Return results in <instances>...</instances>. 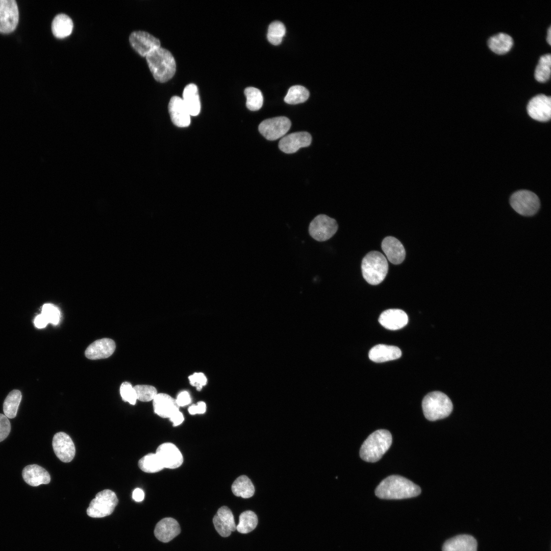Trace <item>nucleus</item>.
Masks as SVG:
<instances>
[{
    "label": "nucleus",
    "instance_id": "obj_36",
    "mask_svg": "<svg viewBox=\"0 0 551 551\" xmlns=\"http://www.w3.org/2000/svg\"><path fill=\"white\" fill-rule=\"evenodd\" d=\"M286 34V28L281 21H275L271 22L268 27L267 38L272 44L277 45L282 41Z\"/></svg>",
    "mask_w": 551,
    "mask_h": 551
},
{
    "label": "nucleus",
    "instance_id": "obj_39",
    "mask_svg": "<svg viewBox=\"0 0 551 551\" xmlns=\"http://www.w3.org/2000/svg\"><path fill=\"white\" fill-rule=\"evenodd\" d=\"M121 396L124 402L135 405L137 400L136 391L132 385L127 382H123L120 387Z\"/></svg>",
    "mask_w": 551,
    "mask_h": 551
},
{
    "label": "nucleus",
    "instance_id": "obj_33",
    "mask_svg": "<svg viewBox=\"0 0 551 551\" xmlns=\"http://www.w3.org/2000/svg\"><path fill=\"white\" fill-rule=\"evenodd\" d=\"M551 55L549 53L541 56L534 73L535 79L540 82L547 81L550 76Z\"/></svg>",
    "mask_w": 551,
    "mask_h": 551
},
{
    "label": "nucleus",
    "instance_id": "obj_26",
    "mask_svg": "<svg viewBox=\"0 0 551 551\" xmlns=\"http://www.w3.org/2000/svg\"><path fill=\"white\" fill-rule=\"evenodd\" d=\"M183 102L190 116H195L201 111V102L197 86L193 83L185 86L183 92Z\"/></svg>",
    "mask_w": 551,
    "mask_h": 551
},
{
    "label": "nucleus",
    "instance_id": "obj_35",
    "mask_svg": "<svg viewBox=\"0 0 551 551\" xmlns=\"http://www.w3.org/2000/svg\"><path fill=\"white\" fill-rule=\"evenodd\" d=\"M246 107L251 111L259 110L262 106L263 97L261 91L256 88L248 87L244 89Z\"/></svg>",
    "mask_w": 551,
    "mask_h": 551
},
{
    "label": "nucleus",
    "instance_id": "obj_13",
    "mask_svg": "<svg viewBox=\"0 0 551 551\" xmlns=\"http://www.w3.org/2000/svg\"><path fill=\"white\" fill-rule=\"evenodd\" d=\"M156 454L164 468H177L183 462V457L180 450L170 442L160 444L157 448Z\"/></svg>",
    "mask_w": 551,
    "mask_h": 551
},
{
    "label": "nucleus",
    "instance_id": "obj_31",
    "mask_svg": "<svg viewBox=\"0 0 551 551\" xmlns=\"http://www.w3.org/2000/svg\"><path fill=\"white\" fill-rule=\"evenodd\" d=\"M257 524L258 518L256 514L253 511L247 510L240 515L236 530L240 533L247 534L253 531Z\"/></svg>",
    "mask_w": 551,
    "mask_h": 551
},
{
    "label": "nucleus",
    "instance_id": "obj_17",
    "mask_svg": "<svg viewBox=\"0 0 551 551\" xmlns=\"http://www.w3.org/2000/svg\"><path fill=\"white\" fill-rule=\"evenodd\" d=\"M168 112L174 125L186 127L190 123V115L182 98L178 96L171 97L168 104Z\"/></svg>",
    "mask_w": 551,
    "mask_h": 551
},
{
    "label": "nucleus",
    "instance_id": "obj_37",
    "mask_svg": "<svg viewBox=\"0 0 551 551\" xmlns=\"http://www.w3.org/2000/svg\"><path fill=\"white\" fill-rule=\"evenodd\" d=\"M138 400L141 402L153 400L158 394L156 388L151 385H137L134 387Z\"/></svg>",
    "mask_w": 551,
    "mask_h": 551
},
{
    "label": "nucleus",
    "instance_id": "obj_11",
    "mask_svg": "<svg viewBox=\"0 0 551 551\" xmlns=\"http://www.w3.org/2000/svg\"><path fill=\"white\" fill-rule=\"evenodd\" d=\"M129 41L134 49L142 57H146L153 51L161 47L160 40L147 32H132Z\"/></svg>",
    "mask_w": 551,
    "mask_h": 551
},
{
    "label": "nucleus",
    "instance_id": "obj_28",
    "mask_svg": "<svg viewBox=\"0 0 551 551\" xmlns=\"http://www.w3.org/2000/svg\"><path fill=\"white\" fill-rule=\"evenodd\" d=\"M513 44L512 37L505 33L500 32L491 36L488 40L490 49L497 54H503L509 52Z\"/></svg>",
    "mask_w": 551,
    "mask_h": 551
},
{
    "label": "nucleus",
    "instance_id": "obj_24",
    "mask_svg": "<svg viewBox=\"0 0 551 551\" xmlns=\"http://www.w3.org/2000/svg\"><path fill=\"white\" fill-rule=\"evenodd\" d=\"M402 352L397 346L385 344H378L369 352L370 360L381 363L397 359L401 357Z\"/></svg>",
    "mask_w": 551,
    "mask_h": 551
},
{
    "label": "nucleus",
    "instance_id": "obj_4",
    "mask_svg": "<svg viewBox=\"0 0 551 551\" xmlns=\"http://www.w3.org/2000/svg\"><path fill=\"white\" fill-rule=\"evenodd\" d=\"M361 270L364 279L372 285L381 283L385 278L388 270L386 257L380 252L371 251L363 258Z\"/></svg>",
    "mask_w": 551,
    "mask_h": 551
},
{
    "label": "nucleus",
    "instance_id": "obj_5",
    "mask_svg": "<svg viewBox=\"0 0 551 551\" xmlns=\"http://www.w3.org/2000/svg\"><path fill=\"white\" fill-rule=\"evenodd\" d=\"M422 408L425 417L429 420L435 421L449 416L453 406L446 394L440 391H433L424 397Z\"/></svg>",
    "mask_w": 551,
    "mask_h": 551
},
{
    "label": "nucleus",
    "instance_id": "obj_8",
    "mask_svg": "<svg viewBox=\"0 0 551 551\" xmlns=\"http://www.w3.org/2000/svg\"><path fill=\"white\" fill-rule=\"evenodd\" d=\"M338 225L336 220L324 215L316 216L309 226L310 235L318 241H327L336 233Z\"/></svg>",
    "mask_w": 551,
    "mask_h": 551
},
{
    "label": "nucleus",
    "instance_id": "obj_16",
    "mask_svg": "<svg viewBox=\"0 0 551 551\" xmlns=\"http://www.w3.org/2000/svg\"><path fill=\"white\" fill-rule=\"evenodd\" d=\"M214 527L222 537L229 536L232 532L236 530L233 514L227 506L220 507L213 518Z\"/></svg>",
    "mask_w": 551,
    "mask_h": 551
},
{
    "label": "nucleus",
    "instance_id": "obj_25",
    "mask_svg": "<svg viewBox=\"0 0 551 551\" xmlns=\"http://www.w3.org/2000/svg\"><path fill=\"white\" fill-rule=\"evenodd\" d=\"M477 542L472 536L460 535L447 540L442 551H477Z\"/></svg>",
    "mask_w": 551,
    "mask_h": 551
},
{
    "label": "nucleus",
    "instance_id": "obj_46",
    "mask_svg": "<svg viewBox=\"0 0 551 551\" xmlns=\"http://www.w3.org/2000/svg\"><path fill=\"white\" fill-rule=\"evenodd\" d=\"M132 497L136 502H140L142 501L144 497L143 491L140 488H136L133 492Z\"/></svg>",
    "mask_w": 551,
    "mask_h": 551
},
{
    "label": "nucleus",
    "instance_id": "obj_18",
    "mask_svg": "<svg viewBox=\"0 0 551 551\" xmlns=\"http://www.w3.org/2000/svg\"><path fill=\"white\" fill-rule=\"evenodd\" d=\"M115 348V343L112 339L104 338L90 344L86 348L85 355L90 360L107 358L113 354Z\"/></svg>",
    "mask_w": 551,
    "mask_h": 551
},
{
    "label": "nucleus",
    "instance_id": "obj_22",
    "mask_svg": "<svg viewBox=\"0 0 551 551\" xmlns=\"http://www.w3.org/2000/svg\"><path fill=\"white\" fill-rule=\"evenodd\" d=\"M154 412L162 418H168L179 410L176 399L166 393H158L153 400Z\"/></svg>",
    "mask_w": 551,
    "mask_h": 551
},
{
    "label": "nucleus",
    "instance_id": "obj_6",
    "mask_svg": "<svg viewBox=\"0 0 551 551\" xmlns=\"http://www.w3.org/2000/svg\"><path fill=\"white\" fill-rule=\"evenodd\" d=\"M118 502L116 494L105 489L98 492L87 509V515L93 518H102L110 515Z\"/></svg>",
    "mask_w": 551,
    "mask_h": 551
},
{
    "label": "nucleus",
    "instance_id": "obj_45",
    "mask_svg": "<svg viewBox=\"0 0 551 551\" xmlns=\"http://www.w3.org/2000/svg\"><path fill=\"white\" fill-rule=\"evenodd\" d=\"M47 323H48L47 320L41 313L38 315L35 318L34 324L37 328H43L46 326Z\"/></svg>",
    "mask_w": 551,
    "mask_h": 551
},
{
    "label": "nucleus",
    "instance_id": "obj_43",
    "mask_svg": "<svg viewBox=\"0 0 551 551\" xmlns=\"http://www.w3.org/2000/svg\"><path fill=\"white\" fill-rule=\"evenodd\" d=\"M206 410V405L205 402L201 401L197 405H193L188 408V412L191 415L197 414H204Z\"/></svg>",
    "mask_w": 551,
    "mask_h": 551
},
{
    "label": "nucleus",
    "instance_id": "obj_38",
    "mask_svg": "<svg viewBox=\"0 0 551 551\" xmlns=\"http://www.w3.org/2000/svg\"><path fill=\"white\" fill-rule=\"evenodd\" d=\"M41 314L45 317L48 323L54 325L59 323L60 319V312L58 308L51 304H45L42 308Z\"/></svg>",
    "mask_w": 551,
    "mask_h": 551
},
{
    "label": "nucleus",
    "instance_id": "obj_9",
    "mask_svg": "<svg viewBox=\"0 0 551 551\" xmlns=\"http://www.w3.org/2000/svg\"><path fill=\"white\" fill-rule=\"evenodd\" d=\"M291 124V121L287 117H276L262 121L258 130L266 139L275 140L284 136L290 129Z\"/></svg>",
    "mask_w": 551,
    "mask_h": 551
},
{
    "label": "nucleus",
    "instance_id": "obj_15",
    "mask_svg": "<svg viewBox=\"0 0 551 551\" xmlns=\"http://www.w3.org/2000/svg\"><path fill=\"white\" fill-rule=\"evenodd\" d=\"M312 141L311 135L307 132H297L283 137L279 141L280 149L286 154L297 152L300 148L309 146Z\"/></svg>",
    "mask_w": 551,
    "mask_h": 551
},
{
    "label": "nucleus",
    "instance_id": "obj_34",
    "mask_svg": "<svg viewBox=\"0 0 551 551\" xmlns=\"http://www.w3.org/2000/svg\"><path fill=\"white\" fill-rule=\"evenodd\" d=\"M309 97V92L305 87L295 85L289 89L284 101L289 104L295 105L305 102Z\"/></svg>",
    "mask_w": 551,
    "mask_h": 551
},
{
    "label": "nucleus",
    "instance_id": "obj_47",
    "mask_svg": "<svg viewBox=\"0 0 551 551\" xmlns=\"http://www.w3.org/2000/svg\"><path fill=\"white\" fill-rule=\"evenodd\" d=\"M546 40H547V42L549 43V44H551V27H550V26L549 27V28H548V29L547 30Z\"/></svg>",
    "mask_w": 551,
    "mask_h": 551
},
{
    "label": "nucleus",
    "instance_id": "obj_2",
    "mask_svg": "<svg viewBox=\"0 0 551 551\" xmlns=\"http://www.w3.org/2000/svg\"><path fill=\"white\" fill-rule=\"evenodd\" d=\"M145 57L150 71L157 81L164 83L173 77L176 70V63L169 51L160 47Z\"/></svg>",
    "mask_w": 551,
    "mask_h": 551
},
{
    "label": "nucleus",
    "instance_id": "obj_10",
    "mask_svg": "<svg viewBox=\"0 0 551 551\" xmlns=\"http://www.w3.org/2000/svg\"><path fill=\"white\" fill-rule=\"evenodd\" d=\"M19 11L14 0H0V32L10 33L16 28Z\"/></svg>",
    "mask_w": 551,
    "mask_h": 551
},
{
    "label": "nucleus",
    "instance_id": "obj_20",
    "mask_svg": "<svg viewBox=\"0 0 551 551\" xmlns=\"http://www.w3.org/2000/svg\"><path fill=\"white\" fill-rule=\"evenodd\" d=\"M381 247L388 260L393 264H399L404 260L405 249L402 243L395 237H385L382 242Z\"/></svg>",
    "mask_w": 551,
    "mask_h": 551
},
{
    "label": "nucleus",
    "instance_id": "obj_40",
    "mask_svg": "<svg viewBox=\"0 0 551 551\" xmlns=\"http://www.w3.org/2000/svg\"><path fill=\"white\" fill-rule=\"evenodd\" d=\"M188 379L190 384L195 387L197 391H201L207 383V378L202 372H195L190 375Z\"/></svg>",
    "mask_w": 551,
    "mask_h": 551
},
{
    "label": "nucleus",
    "instance_id": "obj_14",
    "mask_svg": "<svg viewBox=\"0 0 551 551\" xmlns=\"http://www.w3.org/2000/svg\"><path fill=\"white\" fill-rule=\"evenodd\" d=\"M52 445L55 454L61 461L70 462L74 458L76 448L70 437L64 432H58L53 437Z\"/></svg>",
    "mask_w": 551,
    "mask_h": 551
},
{
    "label": "nucleus",
    "instance_id": "obj_12",
    "mask_svg": "<svg viewBox=\"0 0 551 551\" xmlns=\"http://www.w3.org/2000/svg\"><path fill=\"white\" fill-rule=\"evenodd\" d=\"M528 114L533 119L539 121H547L551 117V98L544 94L533 97L527 107Z\"/></svg>",
    "mask_w": 551,
    "mask_h": 551
},
{
    "label": "nucleus",
    "instance_id": "obj_19",
    "mask_svg": "<svg viewBox=\"0 0 551 551\" xmlns=\"http://www.w3.org/2000/svg\"><path fill=\"white\" fill-rule=\"evenodd\" d=\"M379 321L387 329L396 330L405 327L408 322L407 314L403 310L391 309L384 311L380 315Z\"/></svg>",
    "mask_w": 551,
    "mask_h": 551
},
{
    "label": "nucleus",
    "instance_id": "obj_32",
    "mask_svg": "<svg viewBox=\"0 0 551 551\" xmlns=\"http://www.w3.org/2000/svg\"><path fill=\"white\" fill-rule=\"evenodd\" d=\"M138 466L147 473L157 472L164 468L156 453H149L142 457L138 461Z\"/></svg>",
    "mask_w": 551,
    "mask_h": 551
},
{
    "label": "nucleus",
    "instance_id": "obj_23",
    "mask_svg": "<svg viewBox=\"0 0 551 551\" xmlns=\"http://www.w3.org/2000/svg\"><path fill=\"white\" fill-rule=\"evenodd\" d=\"M22 476L24 482L32 486L47 484L51 481V477L47 471L37 464L26 466L22 470Z\"/></svg>",
    "mask_w": 551,
    "mask_h": 551
},
{
    "label": "nucleus",
    "instance_id": "obj_7",
    "mask_svg": "<svg viewBox=\"0 0 551 551\" xmlns=\"http://www.w3.org/2000/svg\"><path fill=\"white\" fill-rule=\"evenodd\" d=\"M510 203L516 212L525 216L534 215L540 208V201L537 195L527 190L514 192L510 197Z\"/></svg>",
    "mask_w": 551,
    "mask_h": 551
},
{
    "label": "nucleus",
    "instance_id": "obj_30",
    "mask_svg": "<svg viewBox=\"0 0 551 551\" xmlns=\"http://www.w3.org/2000/svg\"><path fill=\"white\" fill-rule=\"evenodd\" d=\"M21 399V393L18 390L11 391L7 396L3 404V411L8 418L15 417Z\"/></svg>",
    "mask_w": 551,
    "mask_h": 551
},
{
    "label": "nucleus",
    "instance_id": "obj_42",
    "mask_svg": "<svg viewBox=\"0 0 551 551\" xmlns=\"http://www.w3.org/2000/svg\"><path fill=\"white\" fill-rule=\"evenodd\" d=\"M178 406L184 407L189 404L191 402V398L189 393L186 391L181 392L176 399Z\"/></svg>",
    "mask_w": 551,
    "mask_h": 551
},
{
    "label": "nucleus",
    "instance_id": "obj_41",
    "mask_svg": "<svg viewBox=\"0 0 551 551\" xmlns=\"http://www.w3.org/2000/svg\"><path fill=\"white\" fill-rule=\"evenodd\" d=\"M11 431V424L8 418L0 413V442L5 439Z\"/></svg>",
    "mask_w": 551,
    "mask_h": 551
},
{
    "label": "nucleus",
    "instance_id": "obj_21",
    "mask_svg": "<svg viewBox=\"0 0 551 551\" xmlns=\"http://www.w3.org/2000/svg\"><path fill=\"white\" fill-rule=\"evenodd\" d=\"M181 529L178 521L171 517L164 518L156 524L154 530L155 537L160 541L168 542L178 536Z\"/></svg>",
    "mask_w": 551,
    "mask_h": 551
},
{
    "label": "nucleus",
    "instance_id": "obj_27",
    "mask_svg": "<svg viewBox=\"0 0 551 551\" xmlns=\"http://www.w3.org/2000/svg\"><path fill=\"white\" fill-rule=\"evenodd\" d=\"M72 19L66 14H59L54 18L52 23V31L57 38L62 39L70 35L73 29Z\"/></svg>",
    "mask_w": 551,
    "mask_h": 551
},
{
    "label": "nucleus",
    "instance_id": "obj_44",
    "mask_svg": "<svg viewBox=\"0 0 551 551\" xmlns=\"http://www.w3.org/2000/svg\"><path fill=\"white\" fill-rule=\"evenodd\" d=\"M169 420L172 422L173 427H177L183 422L184 417L182 413L178 410L170 416Z\"/></svg>",
    "mask_w": 551,
    "mask_h": 551
},
{
    "label": "nucleus",
    "instance_id": "obj_3",
    "mask_svg": "<svg viewBox=\"0 0 551 551\" xmlns=\"http://www.w3.org/2000/svg\"><path fill=\"white\" fill-rule=\"evenodd\" d=\"M391 433L386 430H378L371 433L364 441L360 450L362 460L368 462L379 460L388 450L392 443Z\"/></svg>",
    "mask_w": 551,
    "mask_h": 551
},
{
    "label": "nucleus",
    "instance_id": "obj_29",
    "mask_svg": "<svg viewBox=\"0 0 551 551\" xmlns=\"http://www.w3.org/2000/svg\"><path fill=\"white\" fill-rule=\"evenodd\" d=\"M231 489L235 495L244 498L253 496L255 490L252 482L245 475L238 477L233 482Z\"/></svg>",
    "mask_w": 551,
    "mask_h": 551
},
{
    "label": "nucleus",
    "instance_id": "obj_1",
    "mask_svg": "<svg viewBox=\"0 0 551 551\" xmlns=\"http://www.w3.org/2000/svg\"><path fill=\"white\" fill-rule=\"evenodd\" d=\"M421 493L420 488L409 480L398 475H390L383 480L375 490L377 496L386 499H401L415 497Z\"/></svg>",
    "mask_w": 551,
    "mask_h": 551
}]
</instances>
